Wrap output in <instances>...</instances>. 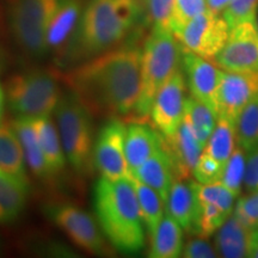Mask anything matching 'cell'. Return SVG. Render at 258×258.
<instances>
[{
	"mask_svg": "<svg viewBox=\"0 0 258 258\" xmlns=\"http://www.w3.org/2000/svg\"><path fill=\"white\" fill-rule=\"evenodd\" d=\"M0 170L29 182L24 152L15 129L9 122H0Z\"/></svg>",
	"mask_w": 258,
	"mask_h": 258,
	"instance_id": "d4e9b609",
	"label": "cell"
},
{
	"mask_svg": "<svg viewBox=\"0 0 258 258\" xmlns=\"http://www.w3.org/2000/svg\"><path fill=\"white\" fill-rule=\"evenodd\" d=\"M54 112L67 163L74 172L88 176L93 167V116L71 91L62 93Z\"/></svg>",
	"mask_w": 258,
	"mask_h": 258,
	"instance_id": "5b68a950",
	"label": "cell"
},
{
	"mask_svg": "<svg viewBox=\"0 0 258 258\" xmlns=\"http://www.w3.org/2000/svg\"><path fill=\"white\" fill-rule=\"evenodd\" d=\"M245 167H246V158H245L244 150L239 145L235 146L233 153L231 154L230 159L226 163V166L222 172L220 182L235 195L239 196L241 186L244 185Z\"/></svg>",
	"mask_w": 258,
	"mask_h": 258,
	"instance_id": "1f68e13d",
	"label": "cell"
},
{
	"mask_svg": "<svg viewBox=\"0 0 258 258\" xmlns=\"http://www.w3.org/2000/svg\"><path fill=\"white\" fill-rule=\"evenodd\" d=\"M143 5L152 28L171 30L175 0H143Z\"/></svg>",
	"mask_w": 258,
	"mask_h": 258,
	"instance_id": "d6a6232c",
	"label": "cell"
},
{
	"mask_svg": "<svg viewBox=\"0 0 258 258\" xmlns=\"http://www.w3.org/2000/svg\"><path fill=\"white\" fill-rule=\"evenodd\" d=\"M167 139L170 140L172 150V154L170 156L172 158L173 165H176L180 175L188 176L192 172L194 166L205 150V145L199 140L185 114L176 133Z\"/></svg>",
	"mask_w": 258,
	"mask_h": 258,
	"instance_id": "e0dca14e",
	"label": "cell"
},
{
	"mask_svg": "<svg viewBox=\"0 0 258 258\" xmlns=\"http://www.w3.org/2000/svg\"><path fill=\"white\" fill-rule=\"evenodd\" d=\"M184 114L192 125L199 140L206 146L217 124V115L207 105L194 98L192 96L185 98Z\"/></svg>",
	"mask_w": 258,
	"mask_h": 258,
	"instance_id": "f1b7e54d",
	"label": "cell"
},
{
	"mask_svg": "<svg viewBox=\"0 0 258 258\" xmlns=\"http://www.w3.org/2000/svg\"><path fill=\"white\" fill-rule=\"evenodd\" d=\"M233 0H206L207 9L213 14L222 15V12L232 4Z\"/></svg>",
	"mask_w": 258,
	"mask_h": 258,
	"instance_id": "ab89813d",
	"label": "cell"
},
{
	"mask_svg": "<svg viewBox=\"0 0 258 258\" xmlns=\"http://www.w3.org/2000/svg\"><path fill=\"white\" fill-rule=\"evenodd\" d=\"M237 143L244 151L258 147V95L251 98L235 121Z\"/></svg>",
	"mask_w": 258,
	"mask_h": 258,
	"instance_id": "83f0119b",
	"label": "cell"
},
{
	"mask_svg": "<svg viewBox=\"0 0 258 258\" xmlns=\"http://www.w3.org/2000/svg\"><path fill=\"white\" fill-rule=\"evenodd\" d=\"M4 69H5V53L2 47V43H0V73L4 71Z\"/></svg>",
	"mask_w": 258,
	"mask_h": 258,
	"instance_id": "b9f144b4",
	"label": "cell"
},
{
	"mask_svg": "<svg viewBox=\"0 0 258 258\" xmlns=\"http://www.w3.org/2000/svg\"><path fill=\"white\" fill-rule=\"evenodd\" d=\"M215 62L224 71L258 72V28L256 21L241 22L230 29Z\"/></svg>",
	"mask_w": 258,
	"mask_h": 258,
	"instance_id": "8fae6325",
	"label": "cell"
},
{
	"mask_svg": "<svg viewBox=\"0 0 258 258\" xmlns=\"http://www.w3.org/2000/svg\"><path fill=\"white\" fill-rule=\"evenodd\" d=\"M31 120L49 169L56 178L57 175L63 172L67 163L57 127L51 120V116L31 118Z\"/></svg>",
	"mask_w": 258,
	"mask_h": 258,
	"instance_id": "7402d4cb",
	"label": "cell"
},
{
	"mask_svg": "<svg viewBox=\"0 0 258 258\" xmlns=\"http://www.w3.org/2000/svg\"><path fill=\"white\" fill-rule=\"evenodd\" d=\"M166 213L180 225L184 231H192L198 200L190 183L173 180L166 202Z\"/></svg>",
	"mask_w": 258,
	"mask_h": 258,
	"instance_id": "603a6c76",
	"label": "cell"
},
{
	"mask_svg": "<svg viewBox=\"0 0 258 258\" xmlns=\"http://www.w3.org/2000/svg\"><path fill=\"white\" fill-rule=\"evenodd\" d=\"M244 186L249 192L258 191V147L247 153Z\"/></svg>",
	"mask_w": 258,
	"mask_h": 258,
	"instance_id": "f35d334b",
	"label": "cell"
},
{
	"mask_svg": "<svg viewBox=\"0 0 258 258\" xmlns=\"http://www.w3.org/2000/svg\"><path fill=\"white\" fill-rule=\"evenodd\" d=\"M93 206L102 233L116 250L123 253L143 250L144 221L131 179L101 177L93 190Z\"/></svg>",
	"mask_w": 258,
	"mask_h": 258,
	"instance_id": "3957f363",
	"label": "cell"
},
{
	"mask_svg": "<svg viewBox=\"0 0 258 258\" xmlns=\"http://www.w3.org/2000/svg\"><path fill=\"white\" fill-rule=\"evenodd\" d=\"M143 14V0H90L69 44L61 49L57 64L73 67L117 47Z\"/></svg>",
	"mask_w": 258,
	"mask_h": 258,
	"instance_id": "7a4b0ae2",
	"label": "cell"
},
{
	"mask_svg": "<svg viewBox=\"0 0 258 258\" xmlns=\"http://www.w3.org/2000/svg\"><path fill=\"white\" fill-rule=\"evenodd\" d=\"M252 257L258 258V244H257V246H256V250H254V252L252 254Z\"/></svg>",
	"mask_w": 258,
	"mask_h": 258,
	"instance_id": "7bdbcfd3",
	"label": "cell"
},
{
	"mask_svg": "<svg viewBox=\"0 0 258 258\" xmlns=\"http://www.w3.org/2000/svg\"><path fill=\"white\" fill-rule=\"evenodd\" d=\"M182 66L191 96L207 105L218 117V96L222 70L218 69L207 59H203L184 49H183Z\"/></svg>",
	"mask_w": 258,
	"mask_h": 258,
	"instance_id": "4fadbf2b",
	"label": "cell"
},
{
	"mask_svg": "<svg viewBox=\"0 0 258 258\" xmlns=\"http://www.w3.org/2000/svg\"><path fill=\"white\" fill-rule=\"evenodd\" d=\"M163 146L160 135L150 125L133 123L125 131L124 150L131 172L138 169L148 158Z\"/></svg>",
	"mask_w": 258,
	"mask_h": 258,
	"instance_id": "d6986e66",
	"label": "cell"
},
{
	"mask_svg": "<svg viewBox=\"0 0 258 258\" xmlns=\"http://www.w3.org/2000/svg\"><path fill=\"white\" fill-rule=\"evenodd\" d=\"M172 171V158L161 146L145 163L135 169L132 175L156 190L163 201L166 202L171 184L173 182Z\"/></svg>",
	"mask_w": 258,
	"mask_h": 258,
	"instance_id": "ac0fdd59",
	"label": "cell"
},
{
	"mask_svg": "<svg viewBox=\"0 0 258 258\" xmlns=\"http://www.w3.org/2000/svg\"><path fill=\"white\" fill-rule=\"evenodd\" d=\"M257 244L258 228L250 227L234 214L227 218L215 237V249L225 258L252 257Z\"/></svg>",
	"mask_w": 258,
	"mask_h": 258,
	"instance_id": "9a60e30c",
	"label": "cell"
},
{
	"mask_svg": "<svg viewBox=\"0 0 258 258\" xmlns=\"http://www.w3.org/2000/svg\"><path fill=\"white\" fill-rule=\"evenodd\" d=\"M258 95V72H221L219 86V115L235 124L238 115L251 98Z\"/></svg>",
	"mask_w": 258,
	"mask_h": 258,
	"instance_id": "5bb4252c",
	"label": "cell"
},
{
	"mask_svg": "<svg viewBox=\"0 0 258 258\" xmlns=\"http://www.w3.org/2000/svg\"><path fill=\"white\" fill-rule=\"evenodd\" d=\"M62 0H14L9 23L16 43L25 54L41 59L48 53L47 30Z\"/></svg>",
	"mask_w": 258,
	"mask_h": 258,
	"instance_id": "52a82bcc",
	"label": "cell"
},
{
	"mask_svg": "<svg viewBox=\"0 0 258 258\" xmlns=\"http://www.w3.org/2000/svg\"><path fill=\"white\" fill-rule=\"evenodd\" d=\"M44 214L80 249L93 254L106 251L99 226L88 212L78 206L70 202L47 203Z\"/></svg>",
	"mask_w": 258,
	"mask_h": 258,
	"instance_id": "ba28073f",
	"label": "cell"
},
{
	"mask_svg": "<svg viewBox=\"0 0 258 258\" xmlns=\"http://www.w3.org/2000/svg\"><path fill=\"white\" fill-rule=\"evenodd\" d=\"M235 124L224 117H218L214 131L203 151L214 158L225 169L226 163L235 148Z\"/></svg>",
	"mask_w": 258,
	"mask_h": 258,
	"instance_id": "4316f807",
	"label": "cell"
},
{
	"mask_svg": "<svg viewBox=\"0 0 258 258\" xmlns=\"http://www.w3.org/2000/svg\"><path fill=\"white\" fill-rule=\"evenodd\" d=\"M207 10L206 0H175L172 21H171V31L176 34L194 17Z\"/></svg>",
	"mask_w": 258,
	"mask_h": 258,
	"instance_id": "836d02e7",
	"label": "cell"
},
{
	"mask_svg": "<svg viewBox=\"0 0 258 258\" xmlns=\"http://www.w3.org/2000/svg\"><path fill=\"white\" fill-rule=\"evenodd\" d=\"M83 0H62L47 30V47L49 50L62 49L78 25L83 14Z\"/></svg>",
	"mask_w": 258,
	"mask_h": 258,
	"instance_id": "ffe728a7",
	"label": "cell"
},
{
	"mask_svg": "<svg viewBox=\"0 0 258 258\" xmlns=\"http://www.w3.org/2000/svg\"><path fill=\"white\" fill-rule=\"evenodd\" d=\"M185 79L180 70L157 92L151 108V118L161 134L171 138L184 117Z\"/></svg>",
	"mask_w": 258,
	"mask_h": 258,
	"instance_id": "7c38bea8",
	"label": "cell"
},
{
	"mask_svg": "<svg viewBox=\"0 0 258 258\" xmlns=\"http://www.w3.org/2000/svg\"><path fill=\"white\" fill-rule=\"evenodd\" d=\"M125 131L127 127L118 118H110L99 131L93 146V167L103 178L131 179L124 150Z\"/></svg>",
	"mask_w": 258,
	"mask_h": 258,
	"instance_id": "30bf717a",
	"label": "cell"
},
{
	"mask_svg": "<svg viewBox=\"0 0 258 258\" xmlns=\"http://www.w3.org/2000/svg\"><path fill=\"white\" fill-rule=\"evenodd\" d=\"M190 184H191L196 199L199 201L212 203L228 214H232V209H233L234 201L237 198L233 192L222 184L220 180L211 183V184H201L199 182H191Z\"/></svg>",
	"mask_w": 258,
	"mask_h": 258,
	"instance_id": "4dcf8cb0",
	"label": "cell"
},
{
	"mask_svg": "<svg viewBox=\"0 0 258 258\" xmlns=\"http://www.w3.org/2000/svg\"><path fill=\"white\" fill-rule=\"evenodd\" d=\"M183 48L171 30L152 28L141 49V90L134 112L147 117L161 86L180 70Z\"/></svg>",
	"mask_w": 258,
	"mask_h": 258,
	"instance_id": "277c9868",
	"label": "cell"
},
{
	"mask_svg": "<svg viewBox=\"0 0 258 258\" xmlns=\"http://www.w3.org/2000/svg\"><path fill=\"white\" fill-rule=\"evenodd\" d=\"M230 27L222 16L207 11L189 21L178 32L173 34L183 49L203 59H215L226 44Z\"/></svg>",
	"mask_w": 258,
	"mask_h": 258,
	"instance_id": "9c48e42d",
	"label": "cell"
},
{
	"mask_svg": "<svg viewBox=\"0 0 258 258\" xmlns=\"http://www.w3.org/2000/svg\"><path fill=\"white\" fill-rule=\"evenodd\" d=\"M234 215L250 227L258 228V191L241 196L234 207Z\"/></svg>",
	"mask_w": 258,
	"mask_h": 258,
	"instance_id": "8d00e7d4",
	"label": "cell"
},
{
	"mask_svg": "<svg viewBox=\"0 0 258 258\" xmlns=\"http://www.w3.org/2000/svg\"><path fill=\"white\" fill-rule=\"evenodd\" d=\"M222 172H224V167L205 151L201 153L192 170L196 180L201 184H211V183L219 182L222 177Z\"/></svg>",
	"mask_w": 258,
	"mask_h": 258,
	"instance_id": "d590c367",
	"label": "cell"
},
{
	"mask_svg": "<svg viewBox=\"0 0 258 258\" xmlns=\"http://www.w3.org/2000/svg\"><path fill=\"white\" fill-rule=\"evenodd\" d=\"M62 80L92 116H127L140 97L141 49L132 43L115 47L71 67Z\"/></svg>",
	"mask_w": 258,
	"mask_h": 258,
	"instance_id": "6da1fadb",
	"label": "cell"
},
{
	"mask_svg": "<svg viewBox=\"0 0 258 258\" xmlns=\"http://www.w3.org/2000/svg\"><path fill=\"white\" fill-rule=\"evenodd\" d=\"M131 180L135 188V192H137L144 225L146 226L150 235H152L164 217L165 202L163 201V199L160 198L156 190L140 182L133 175L131 177Z\"/></svg>",
	"mask_w": 258,
	"mask_h": 258,
	"instance_id": "484cf974",
	"label": "cell"
},
{
	"mask_svg": "<svg viewBox=\"0 0 258 258\" xmlns=\"http://www.w3.org/2000/svg\"><path fill=\"white\" fill-rule=\"evenodd\" d=\"M29 182L0 170V224L17 220L27 206Z\"/></svg>",
	"mask_w": 258,
	"mask_h": 258,
	"instance_id": "44dd1931",
	"label": "cell"
},
{
	"mask_svg": "<svg viewBox=\"0 0 258 258\" xmlns=\"http://www.w3.org/2000/svg\"><path fill=\"white\" fill-rule=\"evenodd\" d=\"M198 200V199H196ZM231 214L222 211L217 206L198 200L195 220H194L192 232L202 238H209L217 233L219 228L224 225Z\"/></svg>",
	"mask_w": 258,
	"mask_h": 258,
	"instance_id": "f546056e",
	"label": "cell"
},
{
	"mask_svg": "<svg viewBox=\"0 0 258 258\" xmlns=\"http://www.w3.org/2000/svg\"><path fill=\"white\" fill-rule=\"evenodd\" d=\"M4 90L12 114L28 118L51 116L63 93L56 77L43 70L14 74Z\"/></svg>",
	"mask_w": 258,
	"mask_h": 258,
	"instance_id": "8992f818",
	"label": "cell"
},
{
	"mask_svg": "<svg viewBox=\"0 0 258 258\" xmlns=\"http://www.w3.org/2000/svg\"><path fill=\"white\" fill-rule=\"evenodd\" d=\"M257 12L258 0H233L232 4L222 12V18L231 29L241 22L256 21Z\"/></svg>",
	"mask_w": 258,
	"mask_h": 258,
	"instance_id": "e575fe53",
	"label": "cell"
},
{
	"mask_svg": "<svg viewBox=\"0 0 258 258\" xmlns=\"http://www.w3.org/2000/svg\"><path fill=\"white\" fill-rule=\"evenodd\" d=\"M182 250L183 228L166 213L157 230L151 235V249L148 256L152 258H177L182 256Z\"/></svg>",
	"mask_w": 258,
	"mask_h": 258,
	"instance_id": "cb8c5ba5",
	"label": "cell"
},
{
	"mask_svg": "<svg viewBox=\"0 0 258 258\" xmlns=\"http://www.w3.org/2000/svg\"><path fill=\"white\" fill-rule=\"evenodd\" d=\"M256 23H257V28H258V12H257V17H256Z\"/></svg>",
	"mask_w": 258,
	"mask_h": 258,
	"instance_id": "ee69618b",
	"label": "cell"
},
{
	"mask_svg": "<svg viewBox=\"0 0 258 258\" xmlns=\"http://www.w3.org/2000/svg\"><path fill=\"white\" fill-rule=\"evenodd\" d=\"M11 125L21 141L25 163H27L30 172L41 182L47 183V184L53 183L55 180V177L51 173L49 165H48L31 118L16 117L11 122Z\"/></svg>",
	"mask_w": 258,
	"mask_h": 258,
	"instance_id": "2e32d148",
	"label": "cell"
},
{
	"mask_svg": "<svg viewBox=\"0 0 258 258\" xmlns=\"http://www.w3.org/2000/svg\"><path fill=\"white\" fill-rule=\"evenodd\" d=\"M5 102H6V96H5V90L0 85V122L3 121V116H4L5 110Z\"/></svg>",
	"mask_w": 258,
	"mask_h": 258,
	"instance_id": "60d3db41",
	"label": "cell"
},
{
	"mask_svg": "<svg viewBox=\"0 0 258 258\" xmlns=\"http://www.w3.org/2000/svg\"><path fill=\"white\" fill-rule=\"evenodd\" d=\"M182 256L185 258H215L219 256L215 246L209 244L206 238H195L190 239L183 245Z\"/></svg>",
	"mask_w": 258,
	"mask_h": 258,
	"instance_id": "74e56055",
	"label": "cell"
}]
</instances>
